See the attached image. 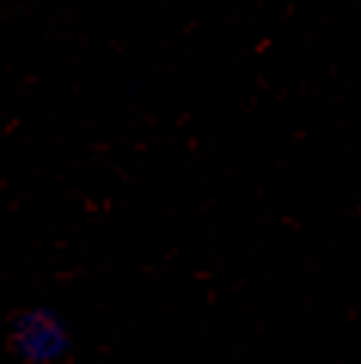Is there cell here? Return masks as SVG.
<instances>
[{"mask_svg":"<svg viewBox=\"0 0 361 364\" xmlns=\"http://www.w3.org/2000/svg\"><path fill=\"white\" fill-rule=\"evenodd\" d=\"M13 349L22 361L49 364L68 352V331L53 312L31 309L16 321L13 328Z\"/></svg>","mask_w":361,"mask_h":364,"instance_id":"1","label":"cell"}]
</instances>
